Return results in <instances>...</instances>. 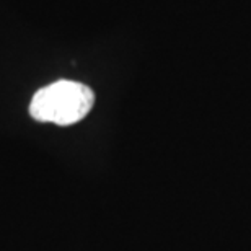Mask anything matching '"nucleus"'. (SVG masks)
I'll list each match as a JSON object with an SVG mask.
<instances>
[{
	"label": "nucleus",
	"mask_w": 251,
	"mask_h": 251,
	"mask_svg": "<svg viewBox=\"0 0 251 251\" xmlns=\"http://www.w3.org/2000/svg\"><path fill=\"white\" fill-rule=\"evenodd\" d=\"M93 104L95 93L88 85L57 80L34 93L29 114L39 123L70 126L82 121L92 111Z\"/></svg>",
	"instance_id": "1"
}]
</instances>
